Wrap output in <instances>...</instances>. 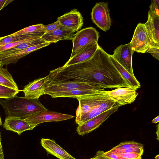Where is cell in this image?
<instances>
[{
	"label": "cell",
	"instance_id": "1",
	"mask_svg": "<svg viewBox=\"0 0 159 159\" xmlns=\"http://www.w3.org/2000/svg\"><path fill=\"white\" fill-rule=\"evenodd\" d=\"M85 64V82L104 89L129 87L112 63L109 54L100 46Z\"/></svg>",
	"mask_w": 159,
	"mask_h": 159
},
{
	"label": "cell",
	"instance_id": "2",
	"mask_svg": "<svg viewBox=\"0 0 159 159\" xmlns=\"http://www.w3.org/2000/svg\"><path fill=\"white\" fill-rule=\"evenodd\" d=\"M0 104L7 117L24 119L36 113L48 110L43 105L39 99L28 98L16 95L3 100L0 99Z\"/></svg>",
	"mask_w": 159,
	"mask_h": 159
},
{
	"label": "cell",
	"instance_id": "3",
	"mask_svg": "<svg viewBox=\"0 0 159 159\" xmlns=\"http://www.w3.org/2000/svg\"><path fill=\"white\" fill-rule=\"evenodd\" d=\"M99 36V32L92 27L85 28L78 31L75 34L72 40L73 47L69 59L77 55L89 44L98 43Z\"/></svg>",
	"mask_w": 159,
	"mask_h": 159
},
{
	"label": "cell",
	"instance_id": "4",
	"mask_svg": "<svg viewBox=\"0 0 159 159\" xmlns=\"http://www.w3.org/2000/svg\"><path fill=\"white\" fill-rule=\"evenodd\" d=\"M104 89H101L98 92L87 97L77 98L79 105L76 111L75 120L99 104L110 98Z\"/></svg>",
	"mask_w": 159,
	"mask_h": 159
},
{
	"label": "cell",
	"instance_id": "5",
	"mask_svg": "<svg viewBox=\"0 0 159 159\" xmlns=\"http://www.w3.org/2000/svg\"><path fill=\"white\" fill-rule=\"evenodd\" d=\"M91 15L93 22L98 27L104 31L109 30L111 21L107 3H96L92 8Z\"/></svg>",
	"mask_w": 159,
	"mask_h": 159
},
{
	"label": "cell",
	"instance_id": "6",
	"mask_svg": "<svg viewBox=\"0 0 159 159\" xmlns=\"http://www.w3.org/2000/svg\"><path fill=\"white\" fill-rule=\"evenodd\" d=\"M129 43L134 52L144 53L149 47L154 43L150 39L144 24L139 23L135 28Z\"/></svg>",
	"mask_w": 159,
	"mask_h": 159
},
{
	"label": "cell",
	"instance_id": "7",
	"mask_svg": "<svg viewBox=\"0 0 159 159\" xmlns=\"http://www.w3.org/2000/svg\"><path fill=\"white\" fill-rule=\"evenodd\" d=\"M102 89L95 85L86 82L67 81L56 82L50 81L45 89L46 94L51 92H61L75 90H89Z\"/></svg>",
	"mask_w": 159,
	"mask_h": 159
},
{
	"label": "cell",
	"instance_id": "8",
	"mask_svg": "<svg viewBox=\"0 0 159 159\" xmlns=\"http://www.w3.org/2000/svg\"><path fill=\"white\" fill-rule=\"evenodd\" d=\"M122 105L118 103L111 109L78 125L77 131L79 135L88 134L98 127L113 113L117 111Z\"/></svg>",
	"mask_w": 159,
	"mask_h": 159
},
{
	"label": "cell",
	"instance_id": "9",
	"mask_svg": "<svg viewBox=\"0 0 159 159\" xmlns=\"http://www.w3.org/2000/svg\"><path fill=\"white\" fill-rule=\"evenodd\" d=\"M74 116L55 111H43L32 114L23 119L29 123L36 125L49 121H59L69 119Z\"/></svg>",
	"mask_w": 159,
	"mask_h": 159
},
{
	"label": "cell",
	"instance_id": "10",
	"mask_svg": "<svg viewBox=\"0 0 159 159\" xmlns=\"http://www.w3.org/2000/svg\"><path fill=\"white\" fill-rule=\"evenodd\" d=\"M109 55L124 67L130 74L134 75L132 67V56L134 52L132 50L130 43L121 45Z\"/></svg>",
	"mask_w": 159,
	"mask_h": 159
},
{
	"label": "cell",
	"instance_id": "11",
	"mask_svg": "<svg viewBox=\"0 0 159 159\" xmlns=\"http://www.w3.org/2000/svg\"><path fill=\"white\" fill-rule=\"evenodd\" d=\"M50 81L49 75L36 79L30 82L21 90L25 97L28 98L39 99L41 96L46 94L45 89Z\"/></svg>",
	"mask_w": 159,
	"mask_h": 159
},
{
	"label": "cell",
	"instance_id": "12",
	"mask_svg": "<svg viewBox=\"0 0 159 159\" xmlns=\"http://www.w3.org/2000/svg\"><path fill=\"white\" fill-rule=\"evenodd\" d=\"M106 92L111 99L122 106L134 102L139 94L136 90L130 87H118Z\"/></svg>",
	"mask_w": 159,
	"mask_h": 159
},
{
	"label": "cell",
	"instance_id": "13",
	"mask_svg": "<svg viewBox=\"0 0 159 159\" xmlns=\"http://www.w3.org/2000/svg\"><path fill=\"white\" fill-rule=\"evenodd\" d=\"M57 20L61 25L75 32L80 29L83 26V19L80 12L76 9L58 17Z\"/></svg>",
	"mask_w": 159,
	"mask_h": 159
},
{
	"label": "cell",
	"instance_id": "14",
	"mask_svg": "<svg viewBox=\"0 0 159 159\" xmlns=\"http://www.w3.org/2000/svg\"><path fill=\"white\" fill-rule=\"evenodd\" d=\"M37 125L31 124L23 119L6 117L3 126L6 130L16 132L20 135L23 132L32 130Z\"/></svg>",
	"mask_w": 159,
	"mask_h": 159
},
{
	"label": "cell",
	"instance_id": "15",
	"mask_svg": "<svg viewBox=\"0 0 159 159\" xmlns=\"http://www.w3.org/2000/svg\"><path fill=\"white\" fill-rule=\"evenodd\" d=\"M118 103L110 98L96 106L88 112L81 116L75 120V122L78 125H80L111 109Z\"/></svg>",
	"mask_w": 159,
	"mask_h": 159
},
{
	"label": "cell",
	"instance_id": "16",
	"mask_svg": "<svg viewBox=\"0 0 159 159\" xmlns=\"http://www.w3.org/2000/svg\"><path fill=\"white\" fill-rule=\"evenodd\" d=\"M41 143L49 154L60 159H76L64 150L53 140L42 138Z\"/></svg>",
	"mask_w": 159,
	"mask_h": 159
},
{
	"label": "cell",
	"instance_id": "17",
	"mask_svg": "<svg viewBox=\"0 0 159 159\" xmlns=\"http://www.w3.org/2000/svg\"><path fill=\"white\" fill-rule=\"evenodd\" d=\"M144 24L151 41L159 44V16L148 10V20Z\"/></svg>",
	"mask_w": 159,
	"mask_h": 159
},
{
	"label": "cell",
	"instance_id": "18",
	"mask_svg": "<svg viewBox=\"0 0 159 159\" xmlns=\"http://www.w3.org/2000/svg\"><path fill=\"white\" fill-rule=\"evenodd\" d=\"M75 32L61 26L60 28L49 33L44 34L41 38L46 42L56 43L62 40H71L74 38Z\"/></svg>",
	"mask_w": 159,
	"mask_h": 159
},
{
	"label": "cell",
	"instance_id": "19",
	"mask_svg": "<svg viewBox=\"0 0 159 159\" xmlns=\"http://www.w3.org/2000/svg\"><path fill=\"white\" fill-rule=\"evenodd\" d=\"M50 43H45L32 46L18 52L7 56L0 58L2 61V66L7 65L10 64H16L21 58L26 56L29 54L43 47L49 45Z\"/></svg>",
	"mask_w": 159,
	"mask_h": 159
},
{
	"label": "cell",
	"instance_id": "20",
	"mask_svg": "<svg viewBox=\"0 0 159 159\" xmlns=\"http://www.w3.org/2000/svg\"><path fill=\"white\" fill-rule=\"evenodd\" d=\"M99 46L98 43L89 44L77 55L69 59L63 66H69L88 60L94 55Z\"/></svg>",
	"mask_w": 159,
	"mask_h": 159
},
{
	"label": "cell",
	"instance_id": "21",
	"mask_svg": "<svg viewBox=\"0 0 159 159\" xmlns=\"http://www.w3.org/2000/svg\"><path fill=\"white\" fill-rule=\"evenodd\" d=\"M109 56L112 63L125 80L129 87L136 90L140 88L141 85L134 75L130 74L113 58L110 56L109 54Z\"/></svg>",
	"mask_w": 159,
	"mask_h": 159
},
{
	"label": "cell",
	"instance_id": "22",
	"mask_svg": "<svg viewBox=\"0 0 159 159\" xmlns=\"http://www.w3.org/2000/svg\"><path fill=\"white\" fill-rule=\"evenodd\" d=\"M101 89H96L89 90H75L72 91L51 92L46 93L53 98L58 97H70L77 98H83L87 97Z\"/></svg>",
	"mask_w": 159,
	"mask_h": 159
},
{
	"label": "cell",
	"instance_id": "23",
	"mask_svg": "<svg viewBox=\"0 0 159 159\" xmlns=\"http://www.w3.org/2000/svg\"><path fill=\"white\" fill-rule=\"evenodd\" d=\"M44 25L42 24L32 25L8 35L12 36L18 35H27L31 37L41 38L45 34Z\"/></svg>",
	"mask_w": 159,
	"mask_h": 159
},
{
	"label": "cell",
	"instance_id": "24",
	"mask_svg": "<svg viewBox=\"0 0 159 159\" xmlns=\"http://www.w3.org/2000/svg\"><path fill=\"white\" fill-rule=\"evenodd\" d=\"M46 42L41 38L24 42L11 49L0 52V58L11 55L29 47Z\"/></svg>",
	"mask_w": 159,
	"mask_h": 159
},
{
	"label": "cell",
	"instance_id": "25",
	"mask_svg": "<svg viewBox=\"0 0 159 159\" xmlns=\"http://www.w3.org/2000/svg\"><path fill=\"white\" fill-rule=\"evenodd\" d=\"M0 84L6 87L18 90V86L11 74L6 68L0 67Z\"/></svg>",
	"mask_w": 159,
	"mask_h": 159
},
{
	"label": "cell",
	"instance_id": "26",
	"mask_svg": "<svg viewBox=\"0 0 159 159\" xmlns=\"http://www.w3.org/2000/svg\"><path fill=\"white\" fill-rule=\"evenodd\" d=\"M20 90L12 89L0 84V99H7L16 95Z\"/></svg>",
	"mask_w": 159,
	"mask_h": 159
},
{
	"label": "cell",
	"instance_id": "27",
	"mask_svg": "<svg viewBox=\"0 0 159 159\" xmlns=\"http://www.w3.org/2000/svg\"><path fill=\"white\" fill-rule=\"evenodd\" d=\"M31 37L27 35H18L12 36L7 35L0 37V49L9 43L21 40L27 37ZM38 38V37H37Z\"/></svg>",
	"mask_w": 159,
	"mask_h": 159
},
{
	"label": "cell",
	"instance_id": "28",
	"mask_svg": "<svg viewBox=\"0 0 159 159\" xmlns=\"http://www.w3.org/2000/svg\"><path fill=\"white\" fill-rule=\"evenodd\" d=\"M143 147L144 145L141 143L134 141H129L122 142L111 149L119 150L133 147L143 148Z\"/></svg>",
	"mask_w": 159,
	"mask_h": 159
},
{
	"label": "cell",
	"instance_id": "29",
	"mask_svg": "<svg viewBox=\"0 0 159 159\" xmlns=\"http://www.w3.org/2000/svg\"><path fill=\"white\" fill-rule=\"evenodd\" d=\"M39 38H40L34 37H27L21 40L9 43L6 44L0 49V52L11 49L24 42Z\"/></svg>",
	"mask_w": 159,
	"mask_h": 159
},
{
	"label": "cell",
	"instance_id": "30",
	"mask_svg": "<svg viewBox=\"0 0 159 159\" xmlns=\"http://www.w3.org/2000/svg\"><path fill=\"white\" fill-rule=\"evenodd\" d=\"M110 152L116 153L134 152L143 155L144 152L143 148L133 147L119 150H110Z\"/></svg>",
	"mask_w": 159,
	"mask_h": 159
},
{
	"label": "cell",
	"instance_id": "31",
	"mask_svg": "<svg viewBox=\"0 0 159 159\" xmlns=\"http://www.w3.org/2000/svg\"><path fill=\"white\" fill-rule=\"evenodd\" d=\"M150 53L157 60H159V44L155 43L151 45L146 52Z\"/></svg>",
	"mask_w": 159,
	"mask_h": 159
},
{
	"label": "cell",
	"instance_id": "32",
	"mask_svg": "<svg viewBox=\"0 0 159 159\" xmlns=\"http://www.w3.org/2000/svg\"><path fill=\"white\" fill-rule=\"evenodd\" d=\"M61 26L57 20L52 23L44 25L45 34L51 33L60 28Z\"/></svg>",
	"mask_w": 159,
	"mask_h": 159
},
{
	"label": "cell",
	"instance_id": "33",
	"mask_svg": "<svg viewBox=\"0 0 159 159\" xmlns=\"http://www.w3.org/2000/svg\"><path fill=\"white\" fill-rule=\"evenodd\" d=\"M117 155L126 159H142L141 154L134 152L116 153Z\"/></svg>",
	"mask_w": 159,
	"mask_h": 159
},
{
	"label": "cell",
	"instance_id": "34",
	"mask_svg": "<svg viewBox=\"0 0 159 159\" xmlns=\"http://www.w3.org/2000/svg\"><path fill=\"white\" fill-rule=\"evenodd\" d=\"M159 0H152L149 6L150 12L159 16Z\"/></svg>",
	"mask_w": 159,
	"mask_h": 159
},
{
	"label": "cell",
	"instance_id": "35",
	"mask_svg": "<svg viewBox=\"0 0 159 159\" xmlns=\"http://www.w3.org/2000/svg\"><path fill=\"white\" fill-rule=\"evenodd\" d=\"M103 154L106 157L112 159H126L118 156L116 153L110 151L105 152H104Z\"/></svg>",
	"mask_w": 159,
	"mask_h": 159
},
{
	"label": "cell",
	"instance_id": "36",
	"mask_svg": "<svg viewBox=\"0 0 159 159\" xmlns=\"http://www.w3.org/2000/svg\"><path fill=\"white\" fill-rule=\"evenodd\" d=\"M104 151H98L94 156L89 159H112L106 157L103 154Z\"/></svg>",
	"mask_w": 159,
	"mask_h": 159
},
{
	"label": "cell",
	"instance_id": "37",
	"mask_svg": "<svg viewBox=\"0 0 159 159\" xmlns=\"http://www.w3.org/2000/svg\"><path fill=\"white\" fill-rule=\"evenodd\" d=\"M12 0H0V11L11 2L13 1Z\"/></svg>",
	"mask_w": 159,
	"mask_h": 159
},
{
	"label": "cell",
	"instance_id": "38",
	"mask_svg": "<svg viewBox=\"0 0 159 159\" xmlns=\"http://www.w3.org/2000/svg\"><path fill=\"white\" fill-rule=\"evenodd\" d=\"M0 156L2 159H4V155L2 149V146L1 143V135L0 131Z\"/></svg>",
	"mask_w": 159,
	"mask_h": 159
},
{
	"label": "cell",
	"instance_id": "39",
	"mask_svg": "<svg viewBox=\"0 0 159 159\" xmlns=\"http://www.w3.org/2000/svg\"><path fill=\"white\" fill-rule=\"evenodd\" d=\"M159 121V116L154 119L152 121V122L154 124H156Z\"/></svg>",
	"mask_w": 159,
	"mask_h": 159
},
{
	"label": "cell",
	"instance_id": "40",
	"mask_svg": "<svg viewBox=\"0 0 159 159\" xmlns=\"http://www.w3.org/2000/svg\"><path fill=\"white\" fill-rule=\"evenodd\" d=\"M157 129L156 131V134L157 136V139L159 140V124H158L157 126Z\"/></svg>",
	"mask_w": 159,
	"mask_h": 159
},
{
	"label": "cell",
	"instance_id": "41",
	"mask_svg": "<svg viewBox=\"0 0 159 159\" xmlns=\"http://www.w3.org/2000/svg\"><path fill=\"white\" fill-rule=\"evenodd\" d=\"M155 159H159V155L158 154L155 157Z\"/></svg>",
	"mask_w": 159,
	"mask_h": 159
},
{
	"label": "cell",
	"instance_id": "42",
	"mask_svg": "<svg viewBox=\"0 0 159 159\" xmlns=\"http://www.w3.org/2000/svg\"><path fill=\"white\" fill-rule=\"evenodd\" d=\"M2 61L0 59V67H2Z\"/></svg>",
	"mask_w": 159,
	"mask_h": 159
},
{
	"label": "cell",
	"instance_id": "43",
	"mask_svg": "<svg viewBox=\"0 0 159 159\" xmlns=\"http://www.w3.org/2000/svg\"><path fill=\"white\" fill-rule=\"evenodd\" d=\"M2 120H1V117L0 116V126L1 125H2Z\"/></svg>",
	"mask_w": 159,
	"mask_h": 159
},
{
	"label": "cell",
	"instance_id": "44",
	"mask_svg": "<svg viewBox=\"0 0 159 159\" xmlns=\"http://www.w3.org/2000/svg\"><path fill=\"white\" fill-rule=\"evenodd\" d=\"M0 159H2L1 157L0 156Z\"/></svg>",
	"mask_w": 159,
	"mask_h": 159
}]
</instances>
